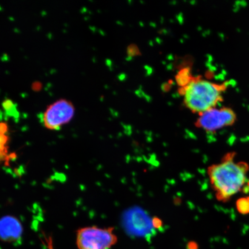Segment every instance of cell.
Wrapping results in <instances>:
<instances>
[{"label":"cell","mask_w":249,"mask_h":249,"mask_svg":"<svg viewBox=\"0 0 249 249\" xmlns=\"http://www.w3.org/2000/svg\"><path fill=\"white\" fill-rule=\"evenodd\" d=\"M237 119V114L232 108L216 107L199 114L195 125L207 132H214L233 125Z\"/></svg>","instance_id":"cell-4"},{"label":"cell","mask_w":249,"mask_h":249,"mask_svg":"<svg viewBox=\"0 0 249 249\" xmlns=\"http://www.w3.org/2000/svg\"><path fill=\"white\" fill-rule=\"evenodd\" d=\"M235 152L225 154L222 161L208 167L207 173L216 198L225 202L242 189L249 166L246 162H234Z\"/></svg>","instance_id":"cell-1"},{"label":"cell","mask_w":249,"mask_h":249,"mask_svg":"<svg viewBox=\"0 0 249 249\" xmlns=\"http://www.w3.org/2000/svg\"><path fill=\"white\" fill-rule=\"evenodd\" d=\"M48 241V249H53V244H52V242H51V239H47Z\"/></svg>","instance_id":"cell-10"},{"label":"cell","mask_w":249,"mask_h":249,"mask_svg":"<svg viewBox=\"0 0 249 249\" xmlns=\"http://www.w3.org/2000/svg\"><path fill=\"white\" fill-rule=\"evenodd\" d=\"M75 108L72 103L60 99L50 105L43 116L45 126L49 130H57L68 123L74 117Z\"/></svg>","instance_id":"cell-5"},{"label":"cell","mask_w":249,"mask_h":249,"mask_svg":"<svg viewBox=\"0 0 249 249\" xmlns=\"http://www.w3.org/2000/svg\"><path fill=\"white\" fill-rule=\"evenodd\" d=\"M23 232V225L17 217L8 215L0 219V240L14 242L21 238Z\"/></svg>","instance_id":"cell-6"},{"label":"cell","mask_w":249,"mask_h":249,"mask_svg":"<svg viewBox=\"0 0 249 249\" xmlns=\"http://www.w3.org/2000/svg\"><path fill=\"white\" fill-rule=\"evenodd\" d=\"M228 86L227 82L216 83L201 76H191L186 83L179 87V93L185 107L199 115L217 107L223 100Z\"/></svg>","instance_id":"cell-2"},{"label":"cell","mask_w":249,"mask_h":249,"mask_svg":"<svg viewBox=\"0 0 249 249\" xmlns=\"http://www.w3.org/2000/svg\"><path fill=\"white\" fill-rule=\"evenodd\" d=\"M117 240L113 227L89 226L79 228L76 232V245L79 249H110Z\"/></svg>","instance_id":"cell-3"},{"label":"cell","mask_w":249,"mask_h":249,"mask_svg":"<svg viewBox=\"0 0 249 249\" xmlns=\"http://www.w3.org/2000/svg\"><path fill=\"white\" fill-rule=\"evenodd\" d=\"M2 107L6 112L10 113V114L12 115H14V111L17 112L16 107L14 106V104L11 99L5 100L2 103Z\"/></svg>","instance_id":"cell-9"},{"label":"cell","mask_w":249,"mask_h":249,"mask_svg":"<svg viewBox=\"0 0 249 249\" xmlns=\"http://www.w3.org/2000/svg\"><path fill=\"white\" fill-rule=\"evenodd\" d=\"M236 207L237 211L240 214H249V196L238 199L236 202Z\"/></svg>","instance_id":"cell-8"},{"label":"cell","mask_w":249,"mask_h":249,"mask_svg":"<svg viewBox=\"0 0 249 249\" xmlns=\"http://www.w3.org/2000/svg\"><path fill=\"white\" fill-rule=\"evenodd\" d=\"M8 126L5 122H0V163L8 165L15 156L9 152V137L8 135Z\"/></svg>","instance_id":"cell-7"}]
</instances>
